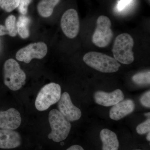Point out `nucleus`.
I'll use <instances>...</instances> for the list:
<instances>
[{
	"label": "nucleus",
	"mask_w": 150,
	"mask_h": 150,
	"mask_svg": "<svg viewBox=\"0 0 150 150\" xmlns=\"http://www.w3.org/2000/svg\"><path fill=\"white\" fill-rule=\"evenodd\" d=\"M48 121L51 129L48 138L55 142H62L69 136L71 125L59 110L53 109L48 114Z\"/></svg>",
	"instance_id": "2"
},
{
	"label": "nucleus",
	"mask_w": 150,
	"mask_h": 150,
	"mask_svg": "<svg viewBox=\"0 0 150 150\" xmlns=\"http://www.w3.org/2000/svg\"><path fill=\"white\" fill-rule=\"evenodd\" d=\"M62 95L61 86L51 83L43 86L38 94L35 99V108L38 111L46 110L58 102Z\"/></svg>",
	"instance_id": "5"
},
{
	"label": "nucleus",
	"mask_w": 150,
	"mask_h": 150,
	"mask_svg": "<svg viewBox=\"0 0 150 150\" xmlns=\"http://www.w3.org/2000/svg\"><path fill=\"white\" fill-rule=\"evenodd\" d=\"M94 98L97 104L109 107L122 101L124 99V95L122 91L118 89L110 93L97 91L94 94Z\"/></svg>",
	"instance_id": "11"
},
{
	"label": "nucleus",
	"mask_w": 150,
	"mask_h": 150,
	"mask_svg": "<svg viewBox=\"0 0 150 150\" xmlns=\"http://www.w3.org/2000/svg\"><path fill=\"white\" fill-rule=\"evenodd\" d=\"M48 52L47 46L43 42L31 43L17 52L16 58L20 62L29 64L33 59H42Z\"/></svg>",
	"instance_id": "7"
},
{
	"label": "nucleus",
	"mask_w": 150,
	"mask_h": 150,
	"mask_svg": "<svg viewBox=\"0 0 150 150\" xmlns=\"http://www.w3.org/2000/svg\"><path fill=\"white\" fill-rule=\"evenodd\" d=\"M135 104L131 99L122 100L113 105L109 112V116L111 119L118 121L129 115L134 111Z\"/></svg>",
	"instance_id": "13"
},
{
	"label": "nucleus",
	"mask_w": 150,
	"mask_h": 150,
	"mask_svg": "<svg viewBox=\"0 0 150 150\" xmlns=\"http://www.w3.org/2000/svg\"><path fill=\"white\" fill-rule=\"evenodd\" d=\"M20 0H1V8L7 12H11L18 7Z\"/></svg>",
	"instance_id": "19"
},
{
	"label": "nucleus",
	"mask_w": 150,
	"mask_h": 150,
	"mask_svg": "<svg viewBox=\"0 0 150 150\" xmlns=\"http://www.w3.org/2000/svg\"><path fill=\"white\" fill-rule=\"evenodd\" d=\"M61 0H40L37 5V11L40 16L44 18L51 16L54 8Z\"/></svg>",
	"instance_id": "15"
},
{
	"label": "nucleus",
	"mask_w": 150,
	"mask_h": 150,
	"mask_svg": "<svg viewBox=\"0 0 150 150\" xmlns=\"http://www.w3.org/2000/svg\"><path fill=\"white\" fill-rule=\"evenodd\" d=\"M61 26L64 34L69 38H74L78 35L79 19L76 10L71 8L65 12L61 19Z\"/></svg>",
	"instance_id": "8"
},
{
	"label": "nucleus",
	"mask_w": 150,
	"mask_h": 150,
	"mask_svg": "<svg viewBox=\"0 0 150 150\" xmlns=\"http://www.w3.org/2000/svg\"><path fill=\"white\" fill-rule=\"evenodd\" d=\"M29 23V19L25 16H20L17 22L18 33L23 39H25L29 37V30L28 28Z\"/></svg>",
	"instance_id": "17"
},
{
	"label": "nucleus",
	"mask_w": 150,
	"mask_h": 150,
	"mask_svg": "<svg viewBox=\"0 0 150 150\" xmlns=\"http://www.w3.org/2000/svg\"><path fill=\"white\" fill-rule=\"evenodd\" d=\"M150 112H147V113H146L145 114V115H146V116H147V117H150Z\"/></svg>",
	"instance_id": "26"
},
{
	"label": "nucleus",
	"mask_w": 150,
	"mask_h": 150,
	"mask_svg": "<svg viewBox=\"0 0 150 150\" xmlns=\"http://www.w3.org/2000/svg\"><path fill=\"white\" fill-rule=\"evenodd\" d=\"M26 75L14 59L6 61L4 66V83L11 90L16 91L24 85Z\"/></svg>",
	"instance_id": "4"
},
{
	"label": "nucleus",
	"mask_w": 150,
	"mask_h": 150,
	"mask_svg": "<svg viewBox=\"0 0 150 150\" xmlns=\"http://www.w3.org/2000/svg\"><path fill=\"white\" fill-rule=\"evenodd\" d=\"M21 123L20 113L15 108H9L6 111L0 110V129L16 130Z\"/></svg>",
	"instance_id": "10"
},
{
	"label": "nucleus",
	"mask_w": 150,
	"mask_h": 150,
	"mask_svg": "<svg viewBox=\"0 0 150 150\" xmlns=\"http://www.w3.org/2000/svg\"><path fill=\"white\" fill-rule=\"evenodd\" d=\"M21 143V137L18 132L8 129H0V149H15L20 146Z\"/></svg>",
	"instance_id": "12"
},
{
	"label": "nucleus",
	"mask_w": 150,
	"mask_h": 150,
	"mask_svg": "<svg viewBox=\"0 0 150 150\" xmlns=\"http://www.w3.org/2000/svg\"><path fill=\"white\" fill-rule=\"evenodd\" d=\"M58 108L60 112L68 121H77L81 116V111L73 104L69 93H64L58 101Z\"/></svg>",
	"instance_id": "9"
},
{
	"label": "nucleus",
	"mask_w": 150,
	"mask_h": 150,
	"mask_svg": "<svg viewBox=\"0 0 150 150\" xmlns=\"http://www.w3.org/2000/svg\"><path fill=\"white\" fill-rule=\"evenodd\" d=\"M5 24V26L0 25V36L8 34L11 37H15L18 33L15 16L10 15L8 17Z\"/></svg>",
	"instance_id": "16"
},
{
	"label": "nucleus",
	"mask_w": 150,
	"mask_h": 150,
	"mask_svg": "<svg viewBox=\"0 0 150 150\" xmlns=\"http://www.w3.org/2000/svg\"><path fill=\"white\" fill-rule=\"evenodd\" d=\"M32 1V0H20L18 6L19 11L23 15L27 13L28 6Z\"/></svg>",
	"instance_id": "21"
},
{
	"label": "nucleus",
	"mask_w": 150,
	"mask_h": 150,
	"mask_svg": "<svg viewBox=\"0 0 150 150\" xmlns=\"http://www.w3.org/2000/svg\"><path fill=\"white\" fill-rule=\"evenodd\" d=\"M66 150H84L83 149V148L81 146H79L78 145H73L72 146H71L69 148H68Z\"/></svg>",
	"instance_id": "24"
},
{
	"label": "nucleus",
	"mask_w": 150,
	"mask_h": 150,
	"mask_svg": "<svg viewBox=\"0 0 150 150\" xmlns=\"http://www.w3.org/2000/svg\"><path fill=\"white\" fill-rule=\"evenodd\" d=\"M146 139L148 141L150 142V132L148 133L146 137Z\"/></svg>",
	"instance_id": "25"
},
{
	"label": "nucleus",
	"mask_w": 150,
	"mask_h": 150,
	"mask_svg": "<svg viewBox=\"0 0 150 150\" xmlns=\"http://www.w3.org/2000/svg\"><path fill=\"white\" fill-rule=\"evenodd\" d=\"M136 130L137 133L140 135H143L149 133L150 131V118L146 120L144 122L138 125Z\"/></svg>",
	"instance_id": "20"
},
{
	"label": "nucleus",
	"mask_w": 150,
	"mask_h": 150,
	"mask_svg": "<svg viewBox=\"0 0 150 150\" xmlns=\"http://www.w3.org/2000/svg\"><path fill=\"white\" fill-rule=\"evenodd\" d=\"M83 59L87 65L100 72H116L121 67V64L114 58L95 51L86 53Z\"/></svg>",
	"instance_id": "1"
},
{
	"label": "nucleus",
	"mask_w": 150,
	"mask_h": 150,
	"mask_svg": "<svg viewBox=\"0 0 150 150\" xmlns=\"http://www.w3.org/2000/svg\"><path fill=\"white\" fill-rule=\"evenodd\" d=\"M134 46V39L128 33H123L115 38L112 48L114 59L124 64H130L134 60L132 51Z\"/></svg>",
	"instance_id": "3"
},
{
	"label": "nucleus",
	"mask_w": 150,
	"mask_h": 150,
	"mask_svg": "<svg viewBox=\"0 0 150 150\" xmlns=\"http://www.w3.org/2000/svg\"><path fill=\"white\" fill-rule=\"evenodd\" d=\"M100 137L103 143L102 150H118L119 144L116 134L109 129H102Z\"/></svg>",
	"instance_id": "14"
},
{
	"label": "nucleus",
	"mask_w": 150,
	"mask_h": 150,
	"mask_svg": "<svg viewBox=\"0 0 150 150\" xmlns=\"http://www.w3.org/2000/svg\"><path fill=\"white\" fill-rule=\"evenodd\" d=\"M140 102L144 107L150 108V91H149L144 93L140 98Z\"/></svg>",
	"instance_id": "22"
},
{
	"label": "nucleus",
	"mask_w": 150,
	"mask_h": 150,
	"mask_svg": "<svg viewBox=\"0 0 150 150\" xmlns=\"http://www.w3.org/2000/svg\"><path fill=\"white\" fill-rule=\"evenodd\" d=\"M1 0H0V5H1Z\"/></svg>",
	"instance_id": "27"
},
{
	"label": "nucleus",
	"mask_w": 150,
	"mask_h": 150,
	"mask_svg": "<svg viewBox=\"0 0 150 150\" xmlns=\"http://www.w3.org/2000/svg\"><path fill=\"white\" fill-rule=\"evenodd\" d=\"M132 80L134 83L138 85L144 86L150 84V71L137 73L133 76Z\"/></svg>",
	"instance_id": "18"
},
{
	"label": "nucleus",
	"mask_w": 150,
	"mask_h": 150,
	"mask_svg": "<svg viewBox=\"0 0 150 150\" xmlns=\"http://www.w3.org/2000/svg\"><path fill=\"white\" fill-rule=\"evenodd\" d=\"M110 19L105 16H100L96 21V28L92 36L93 43L99 48H104L111 42L113 33L111 29Z\"/></svg>",
	"instance_id": "6"
},
{
	"label": "nucleus",
	"mask_w": 150,
	"mask_h": 150,
	"mask_svg": "<svg viewBox=\"0 0 150 150\" xmlns=\"http://www.w3.org/2000/svg\"></svg>",
	"instance_id": "28"
},
{
	"label": "nucleus",
	"mask_w": 150,
	"mask_h": 150,
	"mask_svg": "<svg viewBox=\"0 0 150 150\" xmlns=\"http://www.w3.org/2000/svg\"><path fill=\"white\" fill-rule=\"evenodd\" d=\"M132 0H120L117 5L118 11H122L125 9L127 6L129 5Z\"/></svg>",
	"instance_id": "23"
}]
</instances>
